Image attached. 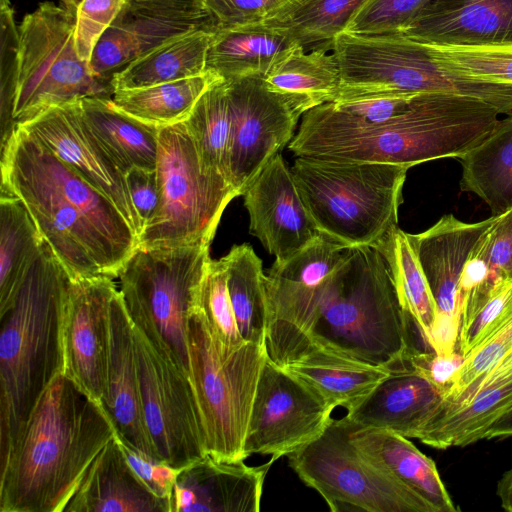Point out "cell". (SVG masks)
Returning <instances> with one entry per match:
<instances>
[{
    "mask_svg": "<svg viewBox=\"0 0 512 512\" xmlns=\"http://www.w3.org/2000/svg\"><path fill=\"white\" fill-rule=\"evenodd\" d=\"M0 164L1 194L23 203L71 280L118 277L138 238L108 197L19 126Z\"/></svg>",
    "mask_w": 512,
    "mask_h": 512,
    "instance_id": "6da1fadb",
    "label": "cell"
},
{
    "mask_svg": "<svg viewBox=\"0 0 512 512\" xmlns=\"http://www.w3.org/2000/svg\"><path fill=\"white\" fill-rule=\"evenodd\" d=\"M488 103L461 95H416L394 119L363 125L324 103L302 115L288 147L297 157L339 163H388L408 168L441 158H460L477 146L499 120Z\"/></svg>",
    "mask_w": 512,
    "mask_h": 512,
    "instance_id": "7a4b0ae2",
    "label": "cell"
},
{
    "mask_svg": "<svg viewBox=\"0 0 512 512\" xmlns=\"http://www.w3.org/2000/svg\"><path fill=\"white\" fill-rule=\"evenodd\" d=\"M115 436L103 407L60 373L0 458V512H63Z\"/></svg>",
    "mask_w": 512,
    "mask_h": 512,
    "instance_id": "3957f363",
    "label": "cell"
},
{
    "mask_svg": "<svg viewBox=\"0 0 512 512\" xmlns=\"http://www.w3.org/2000/svg\"><path fill=\"white\" fill-rule=\"evenodd\" d=\"M70 281L44 241L11 306L0 315V458L64 371L62 324Z\"/></svg>",
    "mask_w": 512,
    "mask_h": 512,
    "instance_id": "277c9868",
    "label": "cell"
},
{
    "mask_svg": "<svg viewBox=\"0 0 512 512\" xmlns=\"http://www.w3.org/2000/svg\"><path fill=\"white\" fill-rule=\"evenodd\" d=\"M412 323L382 252L375 246L353 247L328 284L309 353L323 350L391 370L405 368L417 349Z\"/></svg>",
    "mask_w": 512,
    "mask_h": 512,
    "instance_id": "5b68a950",
    "label": "cell"
},
{
    "mask_svg": "<svg viewBox=\"0 0 512 512\" xmlns=\"http://www.w3.org/2000/svg\"><path fill=\"white\" fill-rule=\"evenodd\" d=\"M290 169L321 235L349 248L377 246L398 227L408 167L297 157Z\"/></svg>",
    "mask_w": 512,
    "mask_h": 512,
    "instance_id": "8992f818",
    "label": "cell"
},
{
    "mask_svg": "<svg viewBox=\"0 0 512 512\" xmlns=\"http://www.w3.org/2000/svg\"><path fill=\"white\" fill-rule=\"evenodd\" d=\"M188 376L197 404L207 455L244 461L245 439L266 345L222 346L202 311L194 305L187 325Z\"/></svg>",
    "mask_w": 512,
    "mask_h": 512,
    "instance_id": "52a82bcc",
    "label": "cell"
},
{
    "mask_svg": "<svg viewBox=\"0 0 512 512\" xmlns=\"http://www.w3.org/2000/svg\"><path fill=\"white\" fill-rule=\"evenodd\" d=\"M158 206L138 237V247L210 246L222 214L238 192L222 176L203 170L184 122L159 131Z\"/></svg>",
    "mask_w": 512,
    "mask_h": 512,
    "instance_id": "ba28073f",
    "label": "cell"
},
{
    "mask_svg": "<svg viewBox=\"0 0 512 512\" xmlns=\"http://www.w3.org/2000/svg\"><path fill=\"white\" fill-rule=\"evenodd\" d=\"M76 12L45 1L18 26L16 128L56 106L86 97L112 98L111 82L96 77L75 46Z\"/></svg>",
    "mask_w": 512,
    "mask_h": 512,
    "instance_id": "9c48e42d",
    "label": "cell"
},
{
    "mask_svg": "<svg viewBox=\"0 0 512 512\" xmlns=\"http://www.w3.org/2000/svg\"><path fill=\"white\" fill-rule=\"evenodd\" d=\"M123 300L134 333L141 402L150 438L161 462L183 469L207 455L188 374L175 362L147 314L134 302Z\"/></svg>",
    "mask_w": 512,
    "mask_h": 512,
    "instance_id": "30bf717a",
    "label": "cell"
},
{
    "mask_svg": "<svg viewBox=\"0 0 512 512\" xmlns=\"http://www.w3.org/2000/svg\"><path fill=\"white\" fill-rule=\"evenodd\" d=\"M300 480L333 512H436L413 491L371 464L350 439L345 416L288 456Z\"/></svg>",
    "mask_w": 512,
    "mask_h": 512,
    "instance_id": "8fae6325",
    "label": "cell"
},
{
    "mask_svg": "<svg viewBox=\"0 0 512 512\" xmlns=\"http://www.w3.org/2000/svg\"><path fill=\"white\" fill-rule=\"evenodd\" d=\"M349 249L320 234L288 259L272 265L266 275V350L277 365L284 367L309 353L322 299Z\"/></svg>",
    "mask_w": 512,
    "mask_h": 512,
    "instance_id": "7c38bea8",
    "label": "cell"
},
{
    "mask_svg": "<svg viewBox=\"0 0 512 512\" xmlns=\"http://www.w3.org/2000/svg\"><path fill=\"white\" fill-rule=\"evenodd\" d=\"M209 248L137 247L118 275L123 298L134 302L147 314L175 362L187 374L188 316L211 260Z\"/></svg>",
    "mask_w": 512,
    "mask_h": 512,
    "instance_id": "4fadbf2b",
    "label": "cell"
},
{
    "mask_svg": "<svg viewBox=\"0 0 512 512\" xmlns=\"http://www.w3.org/2000/svg\"><path fill=\"white\" fill-rule=\"evenodd\" d=\"M334 407L303 380L267 356L250 414L244 451L276 460L317 439Z\"/></svg>",
    "mask_w": 512,
    "mask_h": 512,
    "instance_id": "5bb4252c",
    "label": "cell"
},
{
    "mask_svg": "<svg viewBox=\"0 0 512 512\" xmlns=\"http://www.w3.org/2000/svg\"><path fill=\"white\" fill-rule=\"evenodd\" d=\"M226 82L232 119L229 182L242 196L255 176L290 143L300 115L268 89L263 77Z\"/></svg>",
    "mask_w": 512,
    "mask_h": 512,
    "instance_id": "9a60e30c",
    "label": "cell"
},
{
    "mask_svg": "<svg viewBox=\"0 0 512 512\" xmlns=\"http://www.w3.org/2000/svg\"><path fill=\"white\" fill-rule=\"evenodd\" d=\"M19 127L108 197L137 238L140 236L143 225L132 203L126 175L85 120L79 101L52 107Z\"/></svg>",
    "mask_w": 512,
    "mask_h": 512,
    "instance_id": "2e32d148",
    "label": "cell"
},
{
    "mask_svg": "<svg viewBox=\"0 0 512 512\" xmlns=\"http://www.w3.org/2000/svg\"><path fill=\"white\" fill-rule=\"evenodd\" d=\"M494 217L468 223L453 214H445L427 230L411 234L437 305L438 318L429 348L438 354L457 350L461 322L460 275L471 248Z\"/></svg>",
    "mask_w": 512,
    "mask_h": 512,
    "instance_id": "e0dca14e",
    "label": "cell"
},
{
    "mask_svg": "<svg viewBox=\"0 0 512 512\" xmlns=\"http://www.w3.org/2000/svg\"><path fill=\"white\" fill-rule=\"evenodd\" d=\"M116 291L112 278L106 276L71 280L63 315V373L100 405L106 383L109 307Z\"/></svg>",
    "mask_w": 512,
    "mask_h": 512,
    "instance_id": "ac0fdd59",
    "label": "cell"
},
{
    "mask_svg": "<svg viewBox=\"0 0 512 512\" xmlns=\"http://www.w3.org/2000/svg\"><path fill=\"white\" fill-rule=\"evenodd\" d=\"M242 196L250 232L275 262L288 259L320 235L280 153L255 176Z\"/></svg>",
    "mask_w": 512,
    "mask_h": 512,
    "instance_id": "d6986e66",
    "label": "cell"
},
{
    "mask_svg": "<svg viewBox=\"0 0 512 512\" xmlns=\"http://www.w3.org/2000/svg\"><path fill=\"white\" fill-rule=\"evenodd\" d=\"M101 405L122 444L153 462H161L144 418L134 333L120 290L109 307L106 383Z\"/></svg>",
    "mask_w": 512,
    "mask_h": 512,
    "instance_id": "ffe728a7",
    "label": "cell"
},
{
    "mask_svg": "<svg viewBox=\"0 0 512 512\" xmlns=\"http://www.w3.org/2000/svg\"><path fill=\"white\" fill-rule=\"evenodd\" d=\"M512 408V348L453 403H442L419 440L437 449L485 439Z\"/></svg>",
    "mask_w": 512,
    "mask_h": 512,
    "instance_id": "44dd1931",
    "label": "cell"
},
{
    "mask_svg": "<svg viewBox=\"0 0 512 512\" xmlns=\"http://www.w3.org/2000/svg\"><path fill=\"white\" fill-rule=\"evenodd\" d=\"M275 460L248 466L206 455L180 472L170 512H258L265 477Z\"/></svg>",
    "mask_w": 512,
    "mask_h": 512,
    "instance_id": "7402d4cb",
    "label": "cell"
},
{
    "mask_svg": "<svg viewBox=\"0 0 512 512\" xmlns=\"http://www.w3.org/2000/svg\"><path fill=\"white\" fill-rule=\"evenodd\" d=\"M401 35L431 45L512 43V0H431Z\"/></svg>",
    "mask_w": 512,
    "mask_h": 512,
    "instance_id": "603a6c76",
    "label": "cell"
},
{
    "mask_svg": "<svg viewBox=\"0 0 512 512\" xmlns=\"http://www.w3.org/2000/svg\"><path fill=\"white\" fill-rule=\"evenodd\" d=\"M443 402L441 392L410 367L393 370L345 417L361 427L419 439Z\"/></svg>",
    "mask_w": 512,
    "mask_h": 512,
    "instance_id": "cb8c5ba5",
    "label": "cell"
},
{
    "mask_svg": "<svg viewBox=\"0 0 512 512\" xmlns=\"http://www.w3.org/2000/svg\"><path fill=\"white\" fill-rule=\"evenodd\" d=\"M63 512H170V505L137 475L115 436L92 462Z\"/></svg>",
    "mask_w": 512,
    "mask_h": 512,
    "instance_id": "d4e9b609",
    "label": "cell"
},
{
    "mask_svg": "<svg viewBox=\"0 0 512 512\" xmlns=\"http://www.w3.org/2000/svg\"><path fill=\"white\" fill-rule=\"evenodd\" d=\"M347 422L352 443L371 464L424 499L436 512L459 510L434 461L408 438L384 429L361 427L348 419Z\"/></svg>",
    "mask_w": 512,
    "mask_h": 512,
    "instance_id": "484cf974",
    "label": "cell"
},
{
    "mask_svg": "<svg viewBox=\"0 0 512 512\" xmlns=\"http://www.w3.org/2000/svg\"><path fill=\"white\" fill-rule=\"evenodd\" d=\"M296 44L286 34L262 22L215 27L207 51L205 71L225 81L264 77L272 65Z\"/></svg>",
    "mask_w": 512,
    "mask_h": 512,
    "instance_id": "4316f807",
    "label": "cell"
},
{
    "mask_svg": "<svg viewBox=\"0 0 512 512\" xmlns=\"http://www.w3.org/2000/svg\"><path fill=\"white\" fill-rule=\"evenodd\" d=\"M216 27L214 21H176L142 16L126 6L98 40L89 65L92 73L111 82L112 77L144 53L176 35Z\"/></svg>",
    "mask_w": 512,
    "mask_h": 512,
    "instance_id": "83f0119b",
    "label": "cell"
},
{
    "mask_svg": "<svg viewBox=\"0 0 512 512\" xmlns=\"http://www.w3.org/2000/svg\"><path fill=\"white\" fill-rule=\"evenodd\" d=\"M263 81L302 116L335 100L341 87V74L333 52L328 53L325 48L308 52L295 45L272 65Z\"/></svg>",
    "mask_w": 512,
    "mask_h": 512,
    "instance_id": "f1b7e54d",
    "label": "cell"
},
{
    "mask_svg": "<svg viewBox=\"0 0 512 512\" xmlns=\"http://www.w3.org/2000/svg\"><path fill=\"white\" fill-rule=\"evenodd\" d=\"M334 407L359 405L393 370L386 366L316 350L283 367Z\"/></svg>",
    "mask_w": 512,
    "mask_h": 512,
    "instance_id": "f546056e",
    "label": "cell"
},
{
    "mask_svg": "<svg viewBox=\"0 0 512 512\" xmlns=\"http://www.w3.org/2000/svg\"><path fill=\"white\" fill-rule=\"evenodd\" d=\"M214 29H194L152 48L112 77L114 91L143 88L205 73Z\"/></svg>",
    "mask_w": 512,
    "mask_h": 512,
    "instance_id": "4dcf8cb0",
    "label": "cell"
},
{
    "mask_svg": "<svg viewBox=\"0 0 512 512\" xmlns=\"http://www.w3.org/2000/svg\"><path fill=\"white\" fill-rule=\"evenodd\" d=\"M458 159L461 191L477 195L492 215L512 208V114L499 119L477 146Z\"/></svg>",
    "mask_w": 512,
    "mask_h": 512,
    "instance_id": "1f68e13d",
    "label": "cell"
},
{
    "mask_svg": "<svg viewBox=\"0 0 512 512\" xmlns=\"http://www.w3.org/2000/svg\"><path fill=\"white\" fill-rule=\"evenodd\" d=\"M81 112L95 134L126 175L133 167L154 170L160 129L145 124L117 108L112 98L79 100Z\"/></svg>",
    "mask_w": 512,
    "mask_h": 512,
    "instance_id": "d6a6232c",
    "label": "cell"
},
{
    "mask_svg": "<svg viewBox=\"0 0 512 512\" xmlns=\"http://www.w3.org/2000/svg\"><path fill=\"white\" fill-rule=\"evenodd\" d=\"M368 0H281L262 23L286 34L305 51L332 49Z\"/></svg>",
    "mask_w": 512,
    "mask_h": 512,
    "instance_id": "836d02e7",
    "label": "cell"
},
{
    "mask_svg": "<svg viewBox=\"0 0 512 512\" xmlns=\"http://www.w3.org/2000/svg\"><path fill=\"white\" fill-rule=\"evenodd\" d=\"M375 247L382 252L389 265L402 310L430 349L429 342L438 310L411 234L397 227Z\"/></svg>",
    "mask_w": 512,
    "mask_h": 512,
    "instance_id": "e575fe53",
    "label": "cell"
},
{
    "mask_svg": "<svg viewBox=\"0 0 512 512\" xmlns=\"http://www.w3.org/2000/svg\"><path fill=\"white\" fill-rule=\"evenodd\" d=\"M220 79L206 71L143 88L116 90L112 101L124 113L161 129L187 120L203 93Z\"/></svg>",
    "mask_w": 512,
    "mask_h": 512,
    "instance_id": "d590c367",
    "label": "cell"
},
{
    "mask_svg": "<svg viewBox=\"0 0 512 512\" xmlns=\"http://www.w3.org/2000/svg\"><path fill=\"white\" fill-rule=\"evenodd\" d=\"M44 239L23 203L15 196L0 197V315L11 306Z\"/></svg>",
    "mask_w": 512,
    "mask_h": 512,
    "instance_id": "8d00e7d4",
    "label": "cell"
},
{
    "mask_svg": "<svg viewBox=\"0 0 512 512\" xmlns=\"http://www.w3.org/2000/svg\"><path fill=\"white\" fill-rule=\"evenodd\" d=\"M223 258L239 332L247 342L266 345L268 296L262 261L248 244L234 245Z\"/></svg>",
    "mask_w": 512,
    "mask_h": 512,
    "instance_id": "74e56055",
    "label": "cell"
},
{
    "mask_svg": "<svg viewBox=\"0 0 512 512\" xmlns=\"http://www.w3.org/2000/svg\"><path fill=\"white\" fill-rule=\"evenodd\" d=\"M184 124L203 170L229 182L232 119L225 80H218L203 93Z\"/></svg>",
    "mask_w": 512,
    "mask_h": 512,
    "instance_id": "f35d334b",
    "label": "cell"
},
{
    "mask_svg": "<svg viewBox=\"0 0 512 512\" xmlns=\"http://www.w3.org/2000/svg\"><path fill=\"white\" fill-rule=\"evenodd\" d=\"M512 322V278H498L461 311L458 351L467 357Z\"/></svg>",
    "mask_w": 512,
    "mask_h": 512,
    "instance_id": "ab89813d",
    "label": "cell"
},
{
    "mask_svg": "<svg viewBox=\"0 0 512 512\" xmlns=\"http://www.w3.org/2000/svg\"><path fill=\"white\" fill-rule=\"evenodd\" d=\"M426 46L433 59L454 74L512 84V43Z\"/></svg>",
    "mask_w": 512,
    "mask_h": 512,
    "instance_id": "60d3db41",
    "label": "cell"
},
{
    "mask_svg": "<svg viewBox=\"0 0 512 512\" xmlns=\"http://www.w3.org/2000/svg\"><path fill=\"white\" fill-rule=\"evenodd\" d=\"M195 305L202 311L213 337L222 346L234 348L245 342L232 308L223 257L209 261Z\"/></svg>",
    "mask_w": 512,
    "mask_h": 512,
    "instance_id": "b9f144b4",
    "label": "cell"
},
{
    "mask_svg": "<svg viewBox=\"0 0 512 512\" xmlns=\"http://www.w3.org/2000/svg\"><path fill=\"white\" fill-rule=\"evenodd\" d=\"M431 0H368L344 32L362 35L401 34Z\"/></svg>",
    "mask_w": 512,
    "mask_h": 512,
    "instance_id": "7bdbcfd3",
    "label": "cell"
},
{
    "mask_svg": "<svg viewBox=\"0 0 512 512\" xmlns=\"http://www.w3.org/2000/svg\"><path fill=\"white\" fill-rule=\"evenodd\" d=\"M0 124L1 147L12 135L16 126L13 110L18 78L19 30L11 6L0 9Z\"/></svg>",
    "mask_w": 512,
    "mask_h": 512,
    "instance_id": "ee69618b",
    "label": "cell"
},
{
    "mask_svg": "<svg viewBox=\"0 0 512 512\" xmlns=\"http://www.w3.org/2000/svg\"><path fill=\"white\" fill-rule=\"evenodd\" d=\"M126 5V0H81L76 10L75 46L80 58L90 61L93 50Z\"/></svg>",
    "mask_w": 512,
    "mask_h": 512,
    "instance_id": "f6af8a7d",
    "label": "cell"
},
{
    "mask_svg": "<svg viewBox=\"0 0 512 512\" xmlns=\"http://www.w3.org/2000/svg\"><path fill=\"white\" fill-rule=\"evenodd\" d=\"M512 348V322L470 353L442 403L457 401L468 387Z\"/></svg>",
    "mask_w": 512,
    "mask_h": 512,
    "instance_id": "bcb514c9",
    "label": "cell"
},
{
    "mask_svg": "<svg viewBox=\"0 0 512 512\" xmlns=\"http://www.w3.org/2000/svg\"><path fill=\"white\" fill-rule=\"evenodd\" d=\"M416 95L380 94L328 103L337 113L353 122L377 125L406 111Z\"/></svg>",
    "mask_w": 512,
    "mask_h": 512,
    "instance_id": "7dc6e473",
    "label": "cell"
},
{
    "mask_svg": "<svg viewBox=\"0 0 512 512\" xmlns=\"http://www.w3.org/2000/svg\"><path fill=\"white\" fill-rule=\"evenodd\" d=\"M492 223L474 243L462 269L458 283V298L461 311L469 302L485 293L496 281L491 276L490 271Z\"/></svg>",
    "mask_w": 512,
    "mask_h": 512,
    "instance_id": "c3c4849f",
    "label": "cell"
},
{
    "mask_svg": "<svg viewBox=\"0 0 512 512\" xmlns=\"http://www.w3.org/2000/svg\"><path fill=\"white\" fill-rule=\"evenodd\" d=\"M465 357L458 349L450 354H438L433 350H413L407 358L408 367L428 380L442 394L450 389Z\"/></svg>",
    "mask_w": 512,
    "mask_h": 512,
    "instance_id": "681fc988",
    "label": "cell"
},
{
    "mask_svg": "<svg viewBox=\"0 0 512 512\" xmlns=\"http://www.w3.org/2000/svg\"><path fill=\"white\" fill-rule=\"evenodd\" d=\"M125 6L130 11L147 17L215 22L207 9L206 0H126Z\"/></svg>",
    "mask_w": 512,
    "mask_h": 512,
    "instance_id": "f907efd6",
    "label": "cell"
},
{
    "mask_svg": "<svg viewBox=\"0 0 512 512\" xmlns=\"http://www.w3.org/2000/svg\"><path fill=\"white\" fill-rule=\"evenodd\" d=\"M490 271L493 279L512 278V208L491 225Z\"/></svg>",
    "mask_w": 512,
    "mask_h": 512,
    "instance_id": "816d5d0a",
    "label": "cell"
},
{
    "mask_svg": "<svg viewBox=\"0 0 512 512\" xmlns=\"http://www.w3.org/2000/svg\"><path fill=\"white\" fill-rule=\"evenodd\" d=\"M126 181L132 203L144 227L159 203L160 190L157 171L156 169L133 167L127 172Z\"/></svg>",
    "mask_w": 512,
    "mask_h": 512,
    "instance_id": "f5cc1de1",
    "label": "cell"
},
{
    "mask_svg": "<svg viewBox=\"0 0 512 512\" xmlns=\"http://www.w3.org/2000/svg\"><path fill=\"white\" fill-rule=\"evenodd\" d=\"M244 0H206L207 9L217 26L227 25L239 11Z\"/></svg>",
    "mask_w": 512,
    "mask_h": 512,
    "instance_id": "db71d44e",
    "label": "cell"
},
{
    "mask_svg": "<svg viewBox=\"0 0 512 512\" xmlns=\"http://www.w3.org/2000/svg\"><path fill=\"white\" fill-rule=\"evenodd\" d=\"M497 496L501 506L512 512V467L506 471L497 484Z\"/></svg>",
    "mask_w": 512,
    "mask_h": 512,
    "instance_id": "11a10c76",
    "label": "cell"
},
{
    "mask_svg": "<svg viewBox=\"0 0 512 512\" xmlns=\"http://www.w3.org/2000/svg\"><path fill=\"white\" fill-rule=\"evenodd\" d=\"M510 436H512V408L488 429L485 438Z\"/></svg>",
    "mask_w": 512,
    "mask_h": 512,
    "instance_id": "9f6ffc18",
    "label": "cell"
},
{
    "mask_svg": "<svg viewBox=\"0 0 512 512\" xmlns=\"http://www.w3.org/2000/svg\"><path fill=\"white\" fill-rule=\"evenodd\" d=\"M64 7L71 11L77 10L78 5L80 4L81 0H61Z\"/></svg>",
    "mask_w": 512,
    "mask_h": 512,
    "instance_id": "6f0895ef",
    "label": "cell"
},
{
    "mask_svg": "<svg viewBox=\"0 0 512 512\" xmlns=\"http://www.w3.org/2000/svg\"><path fill=\"white\" fill-rule=\"evenodd\" d=\"M11 6L10 0H0V9Z\"/></svg>",
    "mask_w": 512,
    "mask_h": 512,
    "instance_id": "680465c9",
    "label": "cell"
}]
</instances>
